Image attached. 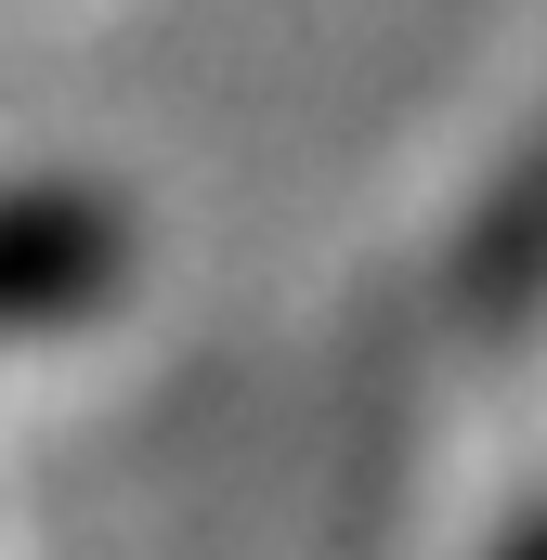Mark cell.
<instances>
[{"mask_svg": "<svg viewBox=\"0 0 547 560\" xmlns=\"http://www.w3.org/2000/svg\"><path fill=\"white\" fill-rule=\"evenodd\" d=\"M496 560H547V509H522V522H509V548Z\"/></svg>", "mask_w": 547, "mask_h": 560, "instance_id": "obj_2", "label": "cell"}, {"mask_svg": "<svg viewBox=\"0 0 547 560\" xmlns=\"http://www.w3.org/2000/svg\"><path fill=\"white\" fill-rule=\"evenodd\" d=\"M131 275V222L92 183H0V339L79 326Z\"/></svg>", "mask_w": 547, "mask_h": 560, "instance_id": "obj_1", "label": "cell"}]
</instances>
